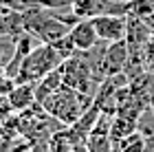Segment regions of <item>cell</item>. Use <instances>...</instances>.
I'll use <instances>...</instances> for the list:
<instances>
[{
  "instance_id": "obj_2",
  "label": "cell",
  "mask_w": 154,
  "mask_h": 152,
  "mask_svg": "<svg viewBox=\"0 0 154 152\" xmlns=\"http://www.w3.org/2000/svg\"><path fill=\"white\" fill-rule=\"evenodd\" d=\"M62 62L64 60L53 49V44L40 42L31 53H26L22 57L20 68L16 73V82H38L40 77H44L46 73H51L53 68H57Z\"/></svg>"
},
{
  "instance_id": "obj_18",
  "label": "cell",
  "mask_w": 154,
  "mask_h": 152,
  "mask_svg": "<svg viewBox=\"0 0 154 152\" xmlns=\"http://www.w3.org/2000/svg\"><path fill=\"white\" fill-rule=\"evenodd\" d=\"M16 2H20V5H22V0H16ZM22 7H24V5H22Z\"/></svg>"
},
{
  "instance_id": "obj_1",
  "label": "cell",
  "mask_w": 154,
  "mask_h": 152,
  "mask_svg": "<svg viewBox=\"0 0 154 152\" xmlns=\"http://www.w3.org/2000/svg\"><path fill=\"white\" fill-rule=\"evenodd\" d=\"M42 106H44V110L48 115L55 117V119H60L64 126H73L77 121V117L88 106H93V97L86 95V93L75 91V88L66 86V84H62Z\"/></svg>"
},
{
  "instance_id": "obj_16",
  "label": "cell",
  "mask_w": 154,
  "mask_h": 152,
  "mask_svg": "<svg viewBox=\"0 0 154 152\" xmlns=\"http://www.w3.org/2000/svg\"><path fill=\"white\" fill-rule=\"evenodd\" d=\"M24 152H35V150H33V148H29V150H24Z\"/></svg>"
},
{
  "instance_id": "obj_3",
  "label": "cell",
  "mask_w": 154,
  "mask_h": 152,
  "mask_svg": "<svg viewBox=\"0 0 154 152\" xmlns=\"http://www.w3.org/2000/svg\"><path fill=\"white\" fill-rule=\"evenodd\" d=\"M62 79H64L66 86H71V88H75V91H79V93H86L90 97H95L97 86L101 84V82L95 77L90 64L79 53L62 62Z\"/></svg>"
},
{
  "instance_id": "obj_12",
  "label": "cell",
  "mask_w": 154,
  "mask_h": 152,
  "mask_svg": "<svg viewBox=\"0 0 154 152\" xmlns=\"http://www.w3.org/2000/svg\"><path fill=\"white\" fill-rule=\"evenodd\" d=\"M75 146H77V143L73 141L68 126L62 128V130H55V132L48 137V150H51V152H73Z\"/></svg>"
},
{
  "instance_id": "obj_6",
  "label": "cell",
  "mask_w": 154,
  "mask_h": 152,
  "mask_svg": "<svg viewBox=\"0 0 154 152\" xmlns=\"http://www.w3.org/2000/svg\"><path fill=\"white\" fill-rule=\"evenodd\" d=\"M71 38H73V44H75L77 53H84V51L93 49V46L99 42V36H97L95 24H93L90 18H84V20H79V22H75L71 26Z\"/></svg>"
},
{
  "instance_id": "obj_9",
  "label": "cell",
  "mask_w": 154,
  "mask_h": 152,
  "mask_svg": "<svg viewBox=\"0 0 154 152\" xmlns=\"http://www.w3.org/2000/svg\"><path fill=\"white\" fill-rule=\"evenodd\" d=\"M62 84H64V79H62V64H60L57 68H53L51 73H46L44 77H40L35 82V101L44 104Z\"/></svg>"
},
{
  "instance_id": "obj_7",
  "label": "cell",
  "mask_w": 154,
  "mask_h": 152,
  "mask_svg": "<svg viewBox=\"0 0 154 152\" xmlns=\"http://www.w3.org/2000/svg\"><path fill=\"white\" fill-rule=\"evenodd\" d=\"M7 99L16 113L31 108L35 104V82H16L13 88L7 93Z\"/></svg>"
},
{
  "instance_id": "obj_13",
  "label": "cell",
  "mask_w": 154,
  "mask_h": 152,
  "mask_svg": "<svg viewBox=\"0 0 154 152\" xmlns=\"http://www.w3.org/2000/svg\"><path fill=\"white\" fill-rule=\"evenodd\" d=\"M53 49L60 53V57H62V60H68V57H73V55H77V49H75L73 38H71V31H68L64 38L55 40V42H53Z\"/></svg>"
},
{
  "instance_id": "obj_10",
  "label": "cell",
  "mask_w": 154,
  "mask_h": 152,
  "mask_svg": "<svg viewBox=\"0 0 154 152\" xmlns=\"http://www.w3.org/2000/svg\"><path fill=\"white\" fill-rule=\"evenodd\" d=\"M134 130H139V121L137 119H130V117H123V115H112V123H110V137L112 141L119 143L121 139H125L128 135H132Z\"/></svg>"
},
{
  "instance_id": "obj_4",
  "label": "cell",
  "mask_w": 154,
  "mask_h": 152,
  "mask_svg": "<svg viewBox=\"0 0 154 152\" xmlns=\"http://www.w3.org/2000/svg\"><path fill=\"white\" fill-rule=\"evenodd\" d=\"M125 62H128V42L125 40H117V42H108L103 49L99 68H97V77L101 82L108 75H117L125 71Z\"/></svg>"
},
{
  "instance_id": "obj_5",
  "label": "cell",
  "mask_w": 154,
  "mask_h": 152,
  "mask_svg": "<svg viewBox=\"0 0 154 152\" xmlns=\"http://www.w3.org/2000/svg\"><path fill=\"white\" fill-rule=\"evenodd\" d=\"M95 24V31L101 42H117L125 40V26H128V16H117V13H103V16L90 18Z\"/></svg>"
},
{
  "instance_id": "obj_11",
  "label": "cell",
  "mask_w": 154,
  "mask_h": 152,
  "mask_svg": "<svg viewBox=\"0 0 154 152\" xmlns=\"http://www.w3.org/2000/svg\"><path fill=\"white\" fill-rule=\"evenodd\" d=\"M86 148L88 152H115V141L110 137V132L90 130V135L86 137Z\"/></svg>"
},
{
  "instance_id": "obj_14",
  "label": "cell",
  "mask_w": 154,
  "mask_h": 152,
  "mask_svg": "<svg viewBox=\"0 0 154 152\" xmlns=\"http://www.w3.org/2000/svg\"><path fill=\"white\" fill-rule=\"evenodd\" d=\"M73 2H75V0H38V5L46 7V9H53V11L73 9Z\"/></svg>"
},
{
  "instance_id": "obj_8",
  "label": "cell",
  "mask_w": 154,
  "mask_h": 152,
  "mask_svg": "<svg viewBox=\"0 0 154 152\" xmlns=\"http://www.w3.org/2000/svg\"><path fill=\"white\" fill-rule=\"evenodd\" d=\"M24 31V16L22 9H0V38H16Z\"/></svg>"
},
{
  "instance_id": "obj_15",
  "label": "cell",
  "mask_w": 154,
  "mask_h": 152,
  "mask_svg": "<svg viewBox=\"0 0 154 152\" xmlns=\"http://www.w3.org/2000/svg\"><path fill=\"white\" fill-rule=\"evenodd\" d=\"M73 152H88V148H86V143H77L73 148Z\"/></svg>"
},
{
  "instance_id": "obj_17",
  "label": "cell",
  "mask_w": 154,
  "mask_h": 152,
  "mask_svg": "<svg viewBox=\"0 0 154 152\" xmlns=\"http://www.w3.org/2000/svg\"><path fill=\"white\" fill-rule=\"evenodd\" d=\"M0 62H2V51H0Z\"/></svg>"
}]
</instances>
